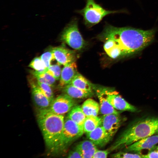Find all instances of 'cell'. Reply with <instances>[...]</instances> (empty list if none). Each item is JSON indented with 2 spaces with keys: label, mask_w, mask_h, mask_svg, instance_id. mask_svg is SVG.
<instances>
[{
  "label": "cell",
  "mask_w": 158,
  "mask_h": 158,
  "mask_svg": "<svg viewBox=\"0 0 158 158\" xmlns=\"http://www.w3.org/2000/svg\"><path fill=\"white\" fill-rule=\"evenodd\" d=\"M156 30H144L130 27H117L106 24L97 36L118 48L122 57L133 55L142 50L154 40Z\"/></svg>",
  "instance_id": "obj_1"
},
{
  "label": "cell",
  "mask_w": 158,
  "mask_h": 158,
  "mask_svg": "<svg viewBox=\"0 0 158 158\" xmlns=\"http://www.w3.org/2000/svg\"><path fill=\"white\" fill-rule=\"evenodd\" d=\"M37 117L47 151L53 154L61 152L65 120L63 115L53 113L46 109L38 110Z\"/></svg>",
  "instance_id": "obj_2"
},
{
  "label": "cell",
  "mask_w": 158,
  "mask_h": 158,
  "mask_svg": "<svg viewBox=\"0 0 158 158\" xmlns=\"http://www.w3.org/2000/svg\"><path fill=\"white\" fill-rule=\"evenodd\" d=\"M158 117H147L134 121L120 135L109 149L110 151L124 148L145 138L156 133Z\"/></svg>",
  "instance_id": "obj_3"
},
{
  "label": "cell",
  "mask_w": 158,
  "mask_h": 158,
  "mask_svg": "<svg viewBox=\"0 0 158 158\" xmlns=\"http://www.w3.org/2000/svg\"><path fill=\"white\" fill-rule=\"evenodd\" d=\"M85 6L77 12L83 17L84 22L88 28L99 23L105 16L111 14L119 13V11L106 10L97 4L94 0H86Z\"/></svg>",
  "instance_id": "obj_4"
},
{
  "label": "cell",
  "mask_w": 158,
  "mask_h": 158,
  "mask_svg": "<svg viewBox=\"0 0 158 158\" xmlns=\"http://www.w3.org/2000/svg\"><path fill=\"white\" fill-rule=\"evenodd\" d=\"M60 40L75 50H80L84 47L86 42L79 30L76 19L72 20L64 28Z\"/></svg>",
  "instance_id": "obj_5"
},
{
  "label": "cell",
  "mask_w": 158,
  "mask_h": 158,
  "mask_svg": "<svg viewBox=\"0 0 158 158\" xmlns=\"http://www.w3.org/2000/svg\"><path fill=\"white\" fill-rule=\"evenodd\" d=\"M83 129L67 116L65 118L61 140V151H63L73 142L82 136Z\"/></svg>",
  "instance_id": "obj_6"
},
{
  "label": "cell",
  "mask_w": 158,
  "mask_h": 158,
  "mask_svg": "<svg viewBox=\"0 0 158 158\" xmlns=\"http://www.w3.org/2000/svg\"><path fill=\"white\" fill-rule=\"evenodd\" d=\"M77 105L74 99L64 93L54 99L47 109L53 113L63 115L68 113Z\"/></svg>",
  "instance_id": "obj_7"
},
{
  "label": "cell",
  "mask_w": 158,
  "mask_h": 158,
  "mask_svg": "<svg viewBox=\"0 0 158 158\" xmlns=\"http://www.w3.org/2000/svg\"><path fill=\"white\" fill-rule=\"evenodd\" d=\"M101 88L108 101L116 110L133 112L138 111L136 107L127 102L117 91L108 88Z\"/></svg>",
  "instance_id": "obj_8"
},
{
  "label": "cell",
  "mask_w": 158,
  "mask_h": 158,
  "mask_svg": "<svg viewBox=\"0 0 158 158\" xmlns=\"http://www.w3.org/2000/svg\"><path fill=\"white\" fill-rule=\"evenodd\" d=\"M119 114H112L103 115L101 117V126L112 138L122 123V118Z\"/></svg>",
  "instance_id": "obj_9"
},
{
  "label": "cell",
  "mask_w": 158,
  "mask_h": 158,
  "mask_svg": "<svg viewBox=\"0 0 158 158\" xmlns=\"http://www.w3.org/2000/svg\"><path fill=\"white\" fill-rule=\"evenodd\" d=\"M32 97L35 107L38 110L48 109L52 102L42 92L38 85L37 82L30 80Z\"/></svg>",
  "instance_id": "obj_10"
},
{
  "label": "cell",
  "mask_w": 158,
  "mask_h": 158,
  "mask_svg": "<svg viewBox=\"0 0 158 158\" xmlns=\"http://www.w3.org/2000/svg\"><path fill=\"white\" fill-rule=\"evenodd\" d=\"M52 50L55 60L60 65L64 66L75 61L76 54L73 51L68 49L63 46L52 48Z\"/></svg>",
  "instance_id": "obj_11"
},
{
  "label": "cell",
  "mask_w": 158,
  "mask_h": 158,
  "mask_svg": "<svg viewBox=\"0 0 158 158\" xmlns=\"http://www.w3.org/2000/svg\"><path fill=\"white\" fill-rule=\"evenodd\" d=\"M158 143V134L142 138L124 148L127 152H139L144 149L152 150Z\"/></svg>",
  "instance_id": "obj_12"
},
{
  "label": "cell",
  "mask_w": 158,
  "mask_h": 158,
  "mask_svg": "<svg viewBox=\"0 0 158 158\" xmlns=\"http://www.w3.org/2000/svg\"><path fill=\"white\" fill-rule=\"evenodd\" d=\"M86 134L88 139L99 147L105 146L112 139L101 125Z\"/></svg>",
  "instance_id": "obj_13"
},
{
  "label": "cell",
  "mask_w": 158,
  "mask_h": 158,
  "mask_svg": "<svg viewBox=\"0 0 158 158\" xmlns=\"http://www.w3.org/2000/svg\"><path fill=\"white\" fill-rule=\"evenodd\" d=\"M94 89L99 99L100 114L102 115L112 114H120V112L115 109L108 101L101 87L94 85Z\"/></svg>",
  "instance_id": "obj_14"
},
{
  "label": "cell",
  "mask_w": 158,
  "mask_h": 158,
  "mask_svg": "<svg viewBox=\"0 0 158 158\" xmlns=\"http://www.w3.org/2000/svg\"><path fill=\"white\" fill-rule=\"evenodd\" d=\"M77 72V66L75 61L64 66L62 69L59 87L62 89L70 84Z\"/></svg>",
  "instance_id": "obj_15"
},
{
  "label": "cell",
  "mask_w": 158,
  "mask_h": 158,
  "mask_svg": "<svg viewBox=\"0 0 158 158\" xmlns=\"http://www.w3.org/2000/svg\"><path fill=\"white\" fill-rule=\"evenodd\" d=\"M62 89L64 93L74 99L87 98L93 95V92L80 89L71 84L67 85Z\"/></svg>",
  "instance_id": "obj_16"
},
{
  "label": "cell",
  "mask_w": 158,
  "mask_h": 158,
  "mask_svg": "<svg viewBox=\"0 0 158 158\" xmlns=\"http://www.w3.org/2000/svg\"><path fill=\"white\" fill-rule=\"evenodd\" d=\"M80 152L83 158H93L97 146L89 139L80 142L76 146Z\"/></svg>",
  "instance_id": "obj_17"
},
{
  "label": "cell",
  "mask_w": 158,
  "mask_h": 158,
  "mask_svg": "<svg viewBox=\"0 0 158 158\" xmlns=\"http://www.w3.org/2000/svg\"><path fill=\"white\" fill-rule=\"evenodd\" d=\"M67 116L83 129L86 115L79 105H76L68 113Z\"/></svg>",
  "instance_id": "obj_18"
},
{
  "label": "cell",
  "mask_w": 158,
  "mask_h": 158,
  "mask_svg": "<svg viewBox=\"0 0 158 158\" xmlns=\"http://www.w3.org/2000/svg\"><path fill=\"white\" fill-rule=\"evenodd\" d=\"M70 84L80 89L93 92L94 84L92 83L78 72Z\"/></svg>",
  "instance_id": "obj_19"
},
{
  "label": "cell",
  "mask_w": 158,
  "mask_h": 158,
  "mask_svg": "<svg viewBox=\"0 0 158 158\" xmlns=\"http://www.w3.org/2000/svg\"><path fill=\"white\" fill-rule=\"evenodd\" d=\"M81 106L86 116H98L99 112V104L91 98L85 100Z\"/></svg>",
  "instance_id": "obj_20"
},
{
  "label": "cell",
  "mask_w": 158,
  "mask_h": 158,
  "mask_svg": "<svg viewBox=\"0 0 158 158\" xmlns=\"http://www.w3.org/2000/svg\"><path fill=\"white\" fill-rule=\"evenodd\" d=\"M30 72L37 81L46 83L51 87L54 86L56 80L45 71L38 72L33 70H30Z\"/></svg>",
  "instance_id": "obj_21"
},
{
  "label": "cell",
  "mask_w": 158,
  "mask_h": 158,
  "mask_svg": "<svg viewBox=\"0 0 158 158\" xmlns=\"http://www.w3.org/2000/svg\"><path fill=\"white\" fill-rule=\"evenodd\" d=\"M102 119L101 117L96 116H86L83 126L84 133H89L101 125Z\"/></svg>",
  "instance_id": "obj_22"
},
{
  "label": "cell",
  "mask_w": 158,
  "mask_h": 158,
  "mask_svg": "<svg viewBox=\"0 0 158 158\" xmlns=\"http://www.w3.org/2000/svg\"><path fill=\"white\" fill-rule=\"evenodd\" d=\"M28 67L38 72L44 71L47 68L40 57L34 58L29 64Z\"/></svg>",
  "instance_id": "obj_23"
},
{
  "label": "cell",
  "mask_w": 158,
  "mask_h": 158,
  "mask_svg": "<svg viewBox=\"0 0 158 158\" xmlns=\"http://www.w3.org/2000/svg\"><path fill=\"white\" fill-rule=\"evenodd\" d=\"M60 65L58 63L51 65L47 68L45 71L53 76L56 80H59L62 71Z\"/></svg>",
  "instance_id": "obj_24"
},
{
  "label": "cell",
  "mask_w": 158,
  "mask_h": 158,
  "mask_svg": "<svg viewBox=\"0 0 158 158\" xmlns=\"http://www.w3.org/2000/svg\"><path fill=\"white\" fill-rule=\"evenodd\" d=\"M38 86L44 94L52 102L54 99L51 87L48 85L37 81Z\"/></svg>",
  "instance_id": "obj_25"
},
{
  "label": "cell",
  "mask_w": 158,
  "mask_h": 158,
  "mask_svg": "<svg viewBox=\"0 0 158 158\" xmlns=\"http://www.w3.org/2000/svg\"><path fill=\"white\" fill-rule=\"evenodd\" d=\"M40 57L47 68L51 65V62L55 60L52 48L50 50L47 51L42 54Z\"/></svg>",
  "instance_id": "obj_26"
},
{
  "label": "cell",
  "mask_w": 158,
  "mask_h": 158,
  "mask_svg": "<svg viewBox=\"0 0 158 158\" xmlns=\"http://www.w3.org/2000/svg\"><path fill=\"white\" fill-rule=\"evenodd\" d=\"M143 155L138 154H132L126 152H119L111 155L114 158H143Z\"/></svg>",
  "instance_id": "obj_27"
},
{
  "label": "cell",
  "mask_w": 158,
  "mask_h": 158,
  "mask_svg": "<svg viewBox=\"0 0 158 158\" xmlns=\"http://www.w3.org/2000/svg\"><path fill=\"white\" fill-rule=\"evenodd\" d=\"M110 152L109 149L100 150L98 149L94 153L93 158H107Z\"/></svg>",
  "instance_id": "obj_28"
},
{
  "label": "cell",
  "mask_w": 158,
  "mask_h": 158,
  "mask_svg": "<svg viewBox=\"0 0 158 158\" xmlns=\"http://www.w3.org/2000/svg\"><path fill=\"white\" fill-rule=\"evenodd\" d=\"M67 157L83 158L80 152L76 147L73 150L69 152Z\"/></svg>",
  "instance_id": "obj_29"
},
{
  "label": "cell",
  "mask_w": 158,
  "mask_h": 158,
  "mask_svg": "<svg viewBox=\"0 0 158 158\" xmlns=\"http://www.w3.org/2000/svg\"><path fill=\"white\" fill-rule=\"evenodd\" d=\"M143 158H158V151H151L146 154L143 155Z\"/></svg>",
  "instance_id": "obj_30"
},
{
  "label": "cell",
  "mask_w": 158,
  "mask_h": 158,
  "mask_svg": "<svg viewBox=\"0 0 158 158\" xmlns=\"http://www.w3.org/2000/svg\"><path fill=\"white\" fill-rule=\"evenodd\" d=\"M156 134H158V127L157 128V131H156Z\"/></svg>",
  "instance_id": "obj_31"
},
{
  "label": "cell",
  "mask_w": 158,
  "mask_h": 158,
  "mask_svg": "<svg viewBox=\"0 0 158 158\" xmlns=\"http://www.w3.org/2000/svg\"><path fill=\"white\" fill-rule=\"evenodd\" d=\"M157 151H158V147H157Z\"/></svg>",
  "instance_id": "obj_32"
}]
</instances>
